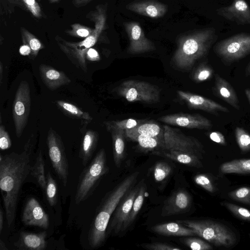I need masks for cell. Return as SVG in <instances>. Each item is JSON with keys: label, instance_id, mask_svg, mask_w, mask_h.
Segmentation results:
<instances>
[{"label": "cell", "instance_id": "1", "mask_svg": "<svg viewBox=\"0 0 250 250\" xmlns=\"http://www.w3.org/2000/svg\"><path fill=\"white\" fill-rule=\"evenodd\" d=\"M33 138L32 136L28 139L21 153L0 155V188L9 227L15 221L21 189L31 172L30 155L34 146Z\"/></svg>", "mask_w": 250, "mask_h": 250}, {"label": "cell", "instance_id": "2", "mask_svg": "<svg viewBox=\"0 0 250 250\" xmlns=\"http://www.w3.org/2000/svg\"><path fill=\"white\" fill-rule=\"evenodd\" d=\"M139 173L135 172L126 177L106 195L97 208L88 234L89 244L92 248H99L105 242L106 229L111 215L136 183Z\"/></svg>", "mask_w": 250, "mask_h": 250}, {"label": "cell", "instance_id": "3", "mask_svg": "<svg viewBox=\"0 0 250 250\" xmlns=\"http://www.w3.org/2000/svg\"><path fill=\"white\" fill-rule=\"evenodd\" d=\"M218 38L213 27L196 30L180 36L172 61L179 68L190 69L197 61L207 55Z\"/></svg>", "mask_w": 250, "mask_h": 250}, {"label": "cell", "instance_id": "4", "mask_svg": "<svg viewBox=\"0 0 250 250\" xmlns=\"http://www.w3.org/2000/svg\"><path fill=\"white\" fill-rule=\"evenodd\" d=\"M86 17L94 23V28L92 33L83 40L72 42L58 35L55 37L61 50L74 65L85 73L87 72L86 53L97 43L106 27V7L103 4L98 5Z\"/></svg>", "mask_w": 250, "mask_h": 250}, {"label": "cell", "instance_id": "5", "mask_svg": "<svg viewBox=\"0 0 250 250\" xmlns=\"http://www.w3.org/2000/svg\"><path fill=\"white\" fill-rule=\"evenodd\" d=\"M108 171L105 152L102 148L80 175L75 196V203L79 204L91 196L100 179Z\"/></svg>", "mask_w": 250, "mask_h": 250}, {"label": "cell", "instance_id": "6", "mask_svg": "<svg viewBox=\"0 0 250 250\" xmlns=\"http://www.w3.org/2000/svg\"><path fill=\"white\" fill-rule=\"evenodd\" d=\"M177 222L194 229L197 235L216 247L229 248L236 242L235 234L226 226L210 220H179Z\"/></svg>", "mask_w": 250, "mask_h": 250}, {"label": "cell", "instance_id": "7", "mask_svg": "<svg viewBox=\"0 0 250 250\" xmlns=\"http://www.w3.org/2000/svg\"><path fill=\"white\" fill-rule=\"evenodd\" d=\"M213 51L226 66L250 55V33H240L217 42Z\"/></svg>", "mask_w": 250, "mask_h": 250}, {"label": "cell", "instance_id": "8", "mask_svg": "<svg viewBox=\"0 0 250 250\" xmlns=\"http://www.w3.org/2000/svg\"><path fill=\"white\" fill-rule=\"evenodd\" d=\"M118 94L129 102L155 103L160 99V90L149 83L130 80L122 83L117 88Z\"/></svg>", "mask_w": 250, "mask_h": 250}, {"label": "cell", "instance_id": "9", "mask_svg": "<svg viewBox=\"0 0 250 250\" xmlns=\"http://www.w3.org/2000/svg\"><path fill=\"white\" fill-rule=\"evenodd\" d=\"M46 143L53 169L65 187L69 175L68 160L62 141L52 127H50L48 131Z\"/></svg>", "mask_w": 250, "mask_h": 250}, {"label": "cell", "instance_id": "10", "mask_svg": "<svg viewBox=\"0 0 250 250\" xmlns=\"http://www.w3.org/2000/svg\"><path fill=\"white\" fill-rule=\"evenodd\" d=\"M164 150H176L195 154L202 158L205 151L202 144L195 138L186 136L179 130L164 125Z\"/></svg>", "mask_w": 250, "mask_h": 250}, {"label": "cell", "instance_id": "11", "mask_svg": "<svg viewBox=\"0 0 250 250\" xmlns=\"http://www.w3.org/2000/svg\"><path fill=\"white\" fill-rule=\"evenodd\" d=\"M31 109L30 90L28 83L22 81L15 96L12 116L17 137H21L28 122Z\"/></svg>", "mask_w": 250, "mask_h": 250}, {"label": "cell", "instance_id": "12", "mask_svg": "<svg viewBox=\"0 0 250 250\" xmlns=\"http://www.w3.org/2000/svg\"><path fill=\"white\" fill-rule=\"evenodd\" d=\"M139 186L131 188L121 200L109 222L106 231V237L117 234L125 231L128 227V221L134 201L138 192Z\"/></svg>", "mask_w": 250, "mask_h": 250}, {"label": "cell", "instance_id": "13", "mask_svg": "<svg viewBox=\"0 0 250 250\" xmlns=\"http://www.w3.org/2000/svg\"><path fill=\"white\" fill-rule=\"evenodd\" d=\"M124 26L129 41V53L138 54L155 50L154 43L146 37L139 23L126 22L124 23Z\"/></svg>", "mask_w": 250, "mask_h": 250}, {"label": "cell", "instance_id": "14", "mask_svg": "<svg viewBox=\"0 0 250 250\" xmlns=\"http://www.w3.org/2000/svg\"><path fill=\"white\" fill-rule=\"evenodd\" d=\"M158 120L166 124L188 128L210 130L211 122L199 114L177 113L164 115Z\"/></svg>", "mask_w": 250, "mask_h": 250}, {"label": "cell", "instance_id": "15", "mask_svg": "<svg viewBox=\"0 0 250 250\" xmlns=\"http://www.w3.org/2000/svg\"><path fill=\"white\" fill-rule=\"evenodd\" d=\"M177 93L191 108L203 110L216 116H218L219 112H229L227 107L211 99L182 90H178Z\"/></svg>", "mask_w": 250, "mask_h": 250}, {"label": "cell", "instance_id": "16", "mask_svg": "<svg viewBox=\"0 0 250 250\" xmlns=\"http://www.w3.org/2000/svg\"><path fill=\"white\" fill-rule=\"evenodd\" d=\"M21 220L26 226L48 229L49 217L38 201L34 197L26 202L22 211Z\"/></svg>", "mask_w": 250, "mask_h": 250}, {"label": "cell", "instance_id": "17", "mask_svg": "<svg viewBox=\"0 0 250 250\" xmlns=\"http://www.w3.org/2000/svg\"><path fill=\"white\" fill-rule=\"evenodd\" d=\"M216 12L239 25H250V6L245 0H233L230 5L217 9Z\"/></svg>", "mask_w": 250, "mask_h": 250}, {"label": "cell", "instance_id": "18", "mask_svg": "<svg viewBox=\"0 0 250 250\" xmlns=\"http://www.w3.org/2000/svg\"><path fill=\"white\" fill-rule=\"evenodd\" d=\"M191 204L190 196L187 191L177 190L164 202L161 215L168 216L186 212L189 209Z\"/></svg>", "mask_w": 250, "mask_h": 250}, {"label": "cell", "instance_id": "19", "mask_svg": "<svg viewBox=\"0 0 250 250\" xmlns=\"http://www.w3.org/2000/svg\"><path fill=\"white\" fill-rule=\"evenodd\" d=\"M126 8L138 14L152 18L162 17L167 11L166 4L155 0L134 1L127 4Z\"/></svg>", "mask_w": 250, "mask_h": 250}, {"label": "cell", "instance_id": "20", "mask_svg": "<svg viewBox=\"0 0 250 250\" xmlns=\"http://www.w3.org/2000/svg\"><path fill=\"white\" fill-rule=\"evenodd\" d=\"M212 91L215 96L225 101L233 108L240 110V102L234 88L227 80L217 73L214 75Z\"/></svg>", "mask_w": 250, "mask_h": 250}, {"label": "cell", "instance_id": "21", "mask_svg": "<svg viewBox=\"0 0 250 250\" xmlns=\"http://www.w3.org/2000/svg\"><path fill=\"white\" fill-rule=\"evenodd\" d=\"M39 70L42 82L50 90H56L71 83L70 79L63 72L58 71L49 65L42 64Z\"/></svg>", "mask_w": 250, "mask_h": 250}, {"label": "cell", "instance_id": "22", "mask_svg": "<svg viewBox=\"0 0 250 250\" xmlns=\"http://www.w3.org/2000/svg\"><path fill=\"white\" fill-rule=\"evenodd\" d=\"M46 231L31 233L22 231L18 240L14 243L17 250H43L47 245Z\"/></svg>", "mask_w": 250, "mask_h": 250}, {"label": "cell", "instance_id": "23", "mask_svg": "<svg viewBox=\"0 0 250 250\" xmlns=\"http://www.w3.org/2000/svg\"><path fill=\"white\" fill-rule=\"evenodd\" d=\"M151 229L157 233L166 236H188L197 235L194 229L178 222L158 224L153 226Z\"/></svg>", "mask_w": 250, "mask_h": 250}, {"label": "cell", "instance_id": "24", "mask_svg": "<svg viewBox=\"0 0 250 250\" xmlns=\"http://www.w3.org/2000/svg\"><path fill=\"white\" fill-rule=\"evenodd\" d=\"M99 139L98 133L92 130H87L83 137L79 153L83 166H86L92 158Z\"/></svg>", "mask_w": 250, "mask_h": 250}, {"label": "cell", "instance_id": "25", "mask_svg": "<svg viewBox=\"0 0 250 250\" xmlns=\"http://www.w3.org/2000/svg\"><path fill=\"white\" fill-rule=\"evenodd\" d=\"M154 154L165 157L188 166L196 167H201L203 166L200 160L201 158L195 154L176 150L154 152Z\"/></svg>", "mask_w": 250, "mask_h": 250}, {"label": "cell", "instance_id": "26", "mask_svg": "<svg viewBox=\"0 0 250 250\" xmlns=\"http://www.w3.org/2000/svg\"><path fill=\"white\" fill-rule=\"evenodd\" d=\"M108 131L112 136L114 162L116 167L120 168L125 157V130L112 129Z\"/></svg>", "mask_w": 250, "mask_h": 250}, {"label": "cell", "instance_id": "27", "mask_svg": "<svg viewBox=\"0 0 250 250\" xmlns=\"http://www.w3.org/2000/svg\"><path fill=\"white\" fill-rule=\"evenodd\" d=\"M125 135L129 139L137 142L144 149L152 150L161 148L164 150V140L159 138L135 133H125Z\"/></svg>", "mask_w": 250, "mask_h": 250}, {"label": "cell", "instance_id": "28", "mask_svg": "<svg viewBox=\"0 0 250 250\" xmlns=\"http://www.w3.org/2000/svg\"><path fill=\"white\" fill-rule=\"evenodd\" d=\"M125 133H135L157 138L164 140V131L157 124L143 122L136 126L125 130Z\"/></svg>", "mask_w": 250, "mask_h": 250}, {"label": "cell", "instance_id": "29", "mask_svg": "<svg viewBox=\"0 0 250 250\" xmlns=\"http://www.w3.org/2000/svg\"><path fill=\"white\" fill-rule=\"evenodd\" d=\"M223 173L250 174V159H235L223 163L220 166Z\"/></svg>", "mask_w": 250, "mask_h": 250}, {"label": "cell", "instance_id": "30", "mask_svg": "<svg viewBox=\"0 0 250 250\" xmlns=\"http://www.w3.org/2000/svg\"><path fill=\"white\" fill-rule=\"evenodd\" d=\"M56 103L59 108L63 112L80 119L83 122L88 124L92 120V117L87 112L81 110L71 103L61 100L57 101Z\"/></svg>", "mask_w": 250, "mask_h": 250}, {"label": "cell", "instance_id": "31", "mask_svg": "<svg viewBox=\"0 0 250 250\" xmlns=\"http://www.w3.org/2000/svg\"><path fill=\"white\" fill-rule=\"evenodd\" d=\"M21 40L23 44L28 45L31 49L30 58L34 60L39 51L44 48V45L32 33L23 27H21Z\"/></svg>", "mask_w": 250, "mask_h": 250}, {"label": "cell", "instance_id": "32", "mask_svg": "<svg viewBox=\"0 0 250 250\" xmlns=\"http://www.w3.org/2000/svg\"><path fill=\"white\" fill-rule=\"evenodd\" d=\"M44 161L42 151H40L37 157L36 162L31 169V174L36 178L38 184L44 193L45 192L46 177L45 175Z\"/></svg>", "mask_w": 250, "mask_h": 250}, {"label": "cell", "instance_id": "33", "mask_svg": "<svg viewBox=\"0 0 250 250\" xmlns=\"http://www.w3.org/2000/svg\"><path fill=\"white\" fill-rule=\"evenodd\" d=\"M214 74L213 68L207 62L199 65L192 74L193 80L197 83L208 81L212 78Z\"/></svg>", "mask_w": 250, "mask_h": 250}, {"label": "cell", "instance_id": "34", "mask_svg": "<svg viewBox=\"0 0 250 250\" xmlns=\"http://www.w3.org/2000/svg\"><path fill=\"white\" fill-rule=\"evenodd\" d=\"M146 190V187L144 183L140 185L139 191L134 201L129 217L128 221V227L134 221L142 208L144 201Z\"/></svg>", "mask_w": 250, "mask_h": 250}, {"label": "cell", "instance_id": "35", "mask_svg": "<svg viewBox=\"0 0 250 250\" xmlns=\"http://www.w3.org/2000/svg\"><path fill=\"white\" fill-rule=\"evenodd\" d=\"M49 205L55 206L57 202L58 188L56 181L48 172L46 176V186L45 192Z\"/></svg>", "mask_w": 250, "mask_h": 250}, {"label": "cell", "instance_id": "36", "mask_svg": "<svg viewBox=\"0 0 250 250\" xmlns=\"http://www.w3.org/2000/svg\"><path fill=\"white\" fill-rule=\"evenodd\" d=\"M236 142L241 151L247 153L250 151V134L244 128L236 127L235 129Z\"/></svg>", "mask_w": 250, "mask_h": 250}, {"label": "cell", "instance_id": "37", "mask_svg": "<svg viewBox=\"0 0 250 250\" xmlns=\"http://www.w3.org/2000/svg\"><path fill=\"white\" fill-rule=\"evenodd\" d=\"M144 122L143 120L127 119L119 121L105 122V125L108 131L112 129L126 130L133 128Z\"/></svg>", "mask_w": 250, "mask_h": 250}, {"label": "cell", "instance_id": "38", "mask_svg": "<svg viewBox=\"0 0 250 250\" xmlns=\"http://www.w3.org/2000/svg\"><path fill=\"white\" fill-rule=\"evenodd\" d=\"M70 26L71 29L65 30V33L69 36L77 38H85L93 31V29L78 23H73Z\"/></svg>", "mask_w": 250, "mask_h": 250}, {"label": "cell", "instance_id": "39", "mask_svg": "<svg viewBox=\"0 0 250 250\" xmlns=\"http://www.w3.org/2000/svg\"><path fill=\"white\" fill-rule=\"evenodd\" d=\"M229 196L234 200L250 205V188L243 187L228 193Z\"/></svg>", "mask_w": 250, "mask_h": 250}, {"label": "cell", "instance_id": "40", "mask_svg": "<svg viewBox=\"0 0 250 250\" xmlns=\"http://www.w3.org/2000/svg\"><path fill=\"white\" fill-rule=\"evenodd\" d=\"M222 204L237 217L250 221V210L229 202H223Z\"/></svg>", "mask_w": 250, "mask_h": 250}, {"label": "cell", "instance_id": "41", "mask_svg": "<svg viewBox=\"0 0 250 250\" xmlns=\"http://www.w3.org/2000/svg\"><path fill=\"white\" fill-rule=\"evenodd\" d=\"M171 167L168 163L160 162L157 163L154 168L153 175L157 182L164 180L171 173Z\"/></svg>", "mask_w": 250, "mask_h": 250}, {"label": "cell", "instance_id": "42", "mask_svg": "<svg viewBox=\"0 0 250 250\" xmlns=\"http://www.w3.org/2000/svg\"><path fill=\"white\" fill-rule=\"evenodd\" d=\"M184 243L193 250H210L213 249L209 244L197 238H187L184 239Z\"/></svg>", "mask_w": 250, "mask_h": 250}, {"label": "cell", "instance_id": "43", "mask_svg": "<svg viewBox=\"0 0 250 250\" xmlns=\"http://www.w3.org/2000/svg\"><path fill=\"white\" fill-rule=\"evenodd\" d=\"M28 11L35 18L41 19L43 14L41 6L36 0H21Z\"/></svg>", "mask_w": 250, "mask_h": 250}, {"label": "cell", "instance_id": "44", "mask_svg": "<svg viewBox=\"0 0 250 250\" xmlns=\"http://www.w3.org/2000/svg\"><path fill=\"white\" fill-rule=\"evenodd\" d=\"M194 181L195 183L201 187L208 192H213L214 187L209 177L205 174H198L194 177Z\"/></svg>", "mask_w": 250, "mask_h": 250}, {"label": "cell", "instance_id": "45", "mask_svg": "<svg viewBox=\"0 0 250 250\" xmlns=\"http://www.w3.org/2000/svg\"><path fill=\"white\" fill-rule=\"evenodd\" d=\"M142 247L150 250H181V249L167 243L156 242L145 244Z\"/></svg>", "mask_w": 250, "mask_h": 250}, {"label": "cell", "instance_id": "46", "mask_svg": "<svg viewBox=\"0 0 250 250\" xmlns=\"http://www.w3.org/2000/svg\"><path fill=\"white\" fill-rule=\"evenodd\" d=\"M12 145L11 141L8 133L5 130L3 125H0V148L4 150L9 148Z\"/></svg>", "mask_w": 250, "mask_h": 250}, {"label": "cell", "instance_id": "47", "mask_svg": "<svg viewBox=\"0 0 250 250\" xmlns=\"http://www.w3.org/2000/svg\"><path fill=\"white\" fill-rule=\"evenodd\" d=\"M208 136L211 140L220 145L226 146L227 142L224 135L219 131H213L209 133Z\"/></svg>", "mask_w": 250, "mask_h": 250}, {"label": "cell", "instance_id": "48", "mask_svg": "<svg viewBox=\"0 0 250 250\" xmlns=\"http://www.w3.org/2000/svg\"><path fill=\"white\" fill-rule=\"evenodd\" d=\"M86 60L92 62L99 61L100 60V56L98 51L91 47L86 53Z\"/></svg>", "mask_w": 250, "mask_h": 250}, {"label": "cell", "instance_id": "49", "mask_svg": "<svg viewBox=\"0 0 250 250\" xmlns=\"http://www.w3.org/2000/svg\"><path fill=\"white\" fill-rule=\"evenodd\" d=\"M19 52L22 56H29L31 53V49L28 45L23 44L20 48Z\"/></svg>", "mask_w": 250, "mask_h": 250}, {"label": "cell", "instance_id": "50", "mask_svg": "<svg viewBox=\"0 0 250 250\" xmlns=\"http://www.w3.org/2000/svg\"><path fill=\"white\" fill-rule=\"evenodd\" d=\"M94 0H73V5L77 8L85 6Z\"/></svg>", "mask_w": 250, "mask_h": 250}, {"label": "cell", "instance_id": "51", "mask_svg": "<svg viewBox=\"0 0 250 250\" xmlns=\"http://www.w3.org/2000/svg\"><path fill=\"white\" fill-rule=\"evenodd\" d=\"M8 1L13 4H14L24 10H26L25 5L21 0H8Z\"/></svg>", "mask_w": 250, "mask_h": 250}, {"label": "cell", "instance_id": "52", "mask_svg": "<svg viewBox=\"0 0 250 250\" xmlns=\"http://www.w3.org/2000/svg\"><path fill=\"white\" fill-rule=\"evenodd\" d=\"M4 221V212L1 208L0 209V234L1 233Z\"/></svg>", "mask_w": 250, "mask_h": 250}, {"label": "cell", "instance_id": "53", "mask_svg": "<svg viewBox=\"0 0 250 250\" xmlns=\"http://www.w3.org/2000/svg\"><path fill=\"white\" fill-rule=\"evenodd\" d=\"M245 95L250 104V88H246L244 90Z\"/></svg>", "mask_w": 250, "mask_h": 250}, {"label": "cell", "instance_id": "54", "mask_svg": "<svg viewBox=\"0 0 250 250\" xmlns=\"http://www.w3.org/2000/svg\"><path fill=\"white\" fill-rule=\"evenodd\" d=\"M3 65L2 62H0V84H1L2 80V75H3Z\"/></svg>", "mask_w": 250, "mask_h": 250}, {"label": "cell", "instance_id": "55", "mask_svg": "<svg viewBox=\"0 0 250 250\" xmlns=\"http://www.w3.org/2000/svg\"><path fill=\"white\" fill-rule=\"evenodd\" d=\"M0 250H8V249L1 239H0Z\"/></svg>", "mask_w": 250, "mask_h": 250}, {"label": "cell", "instance_id": "56", "mask_svg": "<svg viewBox=\"0 0 250 250\" xmlns=\"http://www.w3.org/2000/svg\"><path fill=\"white\" fill-rule=\"evenodd\" d=\"M245 75L246 77L250 76V62L246 68Z\"/></svg>", "mask_w": 250, "mask_h": 250}, {"label": "cell", "instance_id": "57", "mask_svg": "<svg viewBox=\"0 0 250 250\" xmlns=\"http://www.w3.org/2000/svg\"><path fill=\"white\" fill-rule=\"evenodd\" d=\"M61 0H48L49 3L51 4L57 3Z\"/></svg>", "mask_w": 250, "mask_h": 250}]
</instances>
